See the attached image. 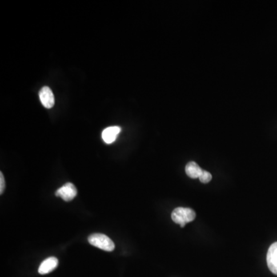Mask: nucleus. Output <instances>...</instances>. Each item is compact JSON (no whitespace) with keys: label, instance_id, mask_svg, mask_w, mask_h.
Wrapping results in <instances>:
<instances>
[{"label":"nucleus","instance_id":"f257e3e1","mask_svg":"<svg viewBox=\"0 0 277 277\" xmlns=\"http://www.w3.org/2000/svg\"><path fill=\"white\" fill-rule=\"evenodd\" d=\"M197 214L194 210L190 208L177 207L173 210L171 218L173 222L180 225L183 228L188 222H193L196 219Z\"/></svg>","mask_w":277,"mask_h":277},{"label":"nucleus","instance_id":"20e7f679","mask_svg":"<svg viewBox=\"0 0 277 277\" xmlns=\"http://www.w3.org/2000/svg\"><path fill=\"white\" fill-rule=\"evenodd\" d=\"M39 97L42 106L46 109H51L55 105V98L53 91L48 86H44L39 93Z\"/></svg>","mask_w":277,"mask_h":277},{"label":"nucleus","instance_id":"423d86ee","mask_svg":"<svg viewBox=\"0 0 277 277\" xmlns=\"http://www.w3.org/2000/svg\"><path fill=\"white\" fill-rule=\"evenodd\" d=\"M58 264L59 261L57 258L53 257H49L48 259H45L39 267V274L41 275L49 274L57 268Z\"/></svg>","mask_w":277,"mask_h":277},{"label":"nucleus","instance_id":"9d476101","mask_svg":"<svg viewBox=\"0 0 277 277\" xmlns=\"http://www.w3.org/2000/svg\"><path fill=\"white\" fill-rule=\"evenodd\" d=\"M5 187H6V185H5L3 174H2V173H0V194H2L4 190H5Z\"/></svg>","mask_w":277,"mask_h":277},{"label":"nucleus","instance_id":"0eeeda50","mask_svg":"<svg viewBox=\"0 0 277 277\" xmlns=\"http://www.w3.org/2000/svg\"><path fill=\"white\" fill-rule=\"evenodd\" d=\"M121 132V128L119 126H110L102 131V138L107 144H111L115 142L117 137Z\"/></svg>","mask_w":277,"mask_h":277},{"label":"nucleus","instance_id":"39448f33","mask_svg":"<svg viewBox=\"0 0 277 277\" xmlns=\"http://www.w3.org/2000/svg\"><path fill=\"white\" fill-rule=\"evenodd\" d=\"M266 262L270 271L277 276V242L270 246L266 255Z\"/></svg>","mask_w":277,"mask_h":277},{"label":"nucleus","instance_id":"7ed1b4c3","mask_svg":"<svg viewBox=\"0 0 277 277\" xmlns=\"http://www.w3.org/2000/svg\"><path fill=\"white\" fill-rule=\"evenodd\" d=\"M77 195V188L71 182H67L56 192L57 197H61L63 200L66 202L73 200Z\"/></svg>","mask_w":277,"mask_h":277},{"label":"nucleus","instance_id":"1a4fd4ad","mask_svg":"<svg viewBox=\"0 0 277 277\" xmlns=\"http://www.w3.org/2000/svg\"><path fill=\"white\" fill-rule=\"evenodd\" d=\"M199 181L202 183H208L210 182L212 179V175L209 172L206 170H202V174L199 177Z\"/></svg>","mask_w":277,"mask_h":277},{"label":"nucleus","instance_id":"f03ea898","mask_svg":"<svg viewBox=\"0 0 277 277\" xmlns=\"http://www.w3.org/2000/svg\"><path fill=\"white\" fill-rule=\"evenodd\" d=\"M88 241L92 246H96L104 251L112 252L115 249V244L113 240L104 234H93L89 237Z\"/></svg>","mask_w":277,"mask_h":277},{"label":"nucleus","instance_id":"6e6552de","mask_svg":"<svg viewBox=\"0 0 277 277\" xmlns=\"http://www.w3.org/2000/svg\"><path fill=\"white\" fill-rule=\"evenodd\" d=\"M202 169L195 162H188L186 166V175L192 179H199L202 173Z\"/></svg>","mask_w":277,"mask_h":277}]
</instances>
